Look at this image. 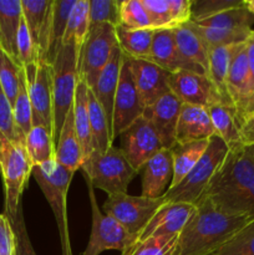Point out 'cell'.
I'll use <instances>...</instances> for the list:
<instances>
[{"instance_id":"cell-1","label":"cell","mask_w":254,"mask_h":255,"mask_svg":"<svg viewBox=\"0 0 254 255\" xmlns=\"http://www.w3.org/2000/svg\"><path fill=\"white\" fill-rule=\"evenodd\" d=\"M202 198L223 213L254 218V156L247 146L229 148Z\"/></svg>"},{"instance_id":"cell-2","label":"cell","mask_w":254,"mask_h":255,"mask_svg":"<svg viewBox=\"0 0 254 255\" xmlns=\"http://www.w3.org/2000/svg\"><path fill=\"white\" fill-rule=\"evenodd\" d=\"M254 218L231 216L201 198L196 212L178 237L176 255H211Z\"/></svg>"},{"instance_id":"cell-3","label":"cell","mask_w":254,"mask_h":255,"mask_svg":"<svg viewBox=\"0 0 254 255\" xmlns=\"http://www.w3.org/2000/svg\"><path fill=\"white\" fill-rule=\"evenodd\" d=\"M31 174L51 207L59 229L62 255H72L67 221V193L75 172L55 161L32 167Z\"/></svg>"},{"instance_id":"cell-4","label":"cell","mask_w":254,"mask_h":255,"mask_svg":"<svg viewBox=\"0 0 254 255\" xmlns=\"http://www.w3.org/2000/svg\"><path fill=\"white\" fill-rule=\"evenodd\" d=\"M254 15L243 5L201 20L189 21L188 26L201 37L207 51L216 47L243 44L252 34Z\"/></svg>"},{"instance_id":"cell-5","label":"cell","mask_w":254,"mask_h":255,"mask_svg":"<svg viewBox=\"0 0 254 255\" xmlns=\"http://www.w3.org/2000/svg\"><path fill=\"white\" fill-rule=\"evenodd\" d=\"M229 152V147L217 134L209 138L208 147L196 166L173 188H169L164 194L166 202L188 203L197 206L203 197L209 182Z\"/></svg>"},{"instance_id":"cell-6","label":"cell","mask_w":254,"mask_h":255,"mask_svg":"<svg viewBox=\"0 0 254 255\" xmlns=\"http://www.w3.org/2000/svg\"><path fill=\"white\" fill-rule=\"evenodd\" d=\"M80 171L94 188L101 189L107 196L127 193V187L137 174L124 152L114 146L106 152L92 151Z\"/></svg>"},{"instance_id":"cell-7","label":"cell","mask_w":254,"mask_h":255,"mask_svg":"<svg viewBox=\"0 0 254 255\" xmlns=\"http://www.w3.org/2000/svg\"><path fill=\"white\" fill-rule=\"evenodd\" d=\"M54 141L56 143L66 116L74 105L79 82V50L74 42L64 44L52 62Z\"/></svg>"},{"instance_id":"cell-8","label":"cell","mask_w":254,"mask_h":255,"mask_svg":"<svg viewBox=\"0 0 254 255\" xmlns=\"http://www.w3.org/2000/svg\"><path fill=\"white\" fill-rule=\"evenodd\" d=\"M0 172L5 188V216L15 218L21 204V196L32 172L25 141L0 138Z\"/></svg>"},{"instance_id":"cell-9","label":"cell","mask_w":254,"mask_h":255,"mask_svg":"<svg viewBox=\"0 0 254 255\" xmlns=\"http://www.w3.org/2000/svg\"><path fill=\"white\" fill-rule=\"evenodd\" d=\"M117 46L116 27L110 24L90 27L79 52V80L84 81L89 89H94L100 74Z\"/></svg>"},{"instance_id":"cell-10","label":"cell","mask_w":254,"mask_h":255,"mask_svg":"<svg viewBox=\"0 0 254 255\" xmlns=\"http://www.w3.org/2000/svg\"><path fill=\"white\" fill-rule=\"evenodd\" d=\"M164 203V197L147 198L143 196L116 193L107 196L102 209L105 211V214L112 217L136 238L156 214L159 207Z\"/></svg>"},{"instance_id":"cell-11","label":"cell","mask_w":254,"mask_h":255,"mask_svg":"<svg viewBox=\"0 0 254 255\" xmlns=\"http://www.w3.org/2000/svg\"><path fill=\"white\" fill-rule=\"evenodd\" d=\"M85 179L89 188L90 204H91V234L82 255H100L106 251H119L122 253L127 247L131 246L132 242L134 241V237L131 236L112 217L102 213L97 204L94 186L89 179Z\"/></svg>"},{"instance_id":"cell-12","label":"cell","mask_w":254,"mask_h":255,"mask_svg":"<svg viewBox=\"0 0 254 255\" xmlns=\"http://www.w3.org/2000/svg\"><path fill=\"white\" fill-rule=\"evenodd\" d=\"M32 111V126H44L54 136L52 66L35 62L24 66Z\"/></svg>"},{"instance_id":"cell-13","label":"cell","mask_w":254,"mask_h":255,"mask_svg":"<svg viewBox=\"0 0 254 255\" xmlns=\"http://www.w3.org/2000/svg\"><path fill=\"white\" fill-rule=\"evenodd\" d=\"M121 149L132 168L139 173L142 167L156 153L162 151L163 146L153 126L146 117L141 116L121 134Z\"/></svg>"},{"instance_id":"cell-14","label":"cell","mask_w":254,"mask_h":255,"mask_svg":"<svg viewBox=\"0 0 254 255\" xmlns=\"http://www.w3.org/2000/svg\"><path fill=\"white\" fill-rule=\"evenodd\" d=\"M144 109L146 107L134 84L131 62L128 57L124 55L114 105V122H112L114 138L116 139V137L120 136L127 127L139 119L143 115Z\"/></svg>"},{"instance_id":"cell-15","label":"cell","mask_w":254,"mask_h":255,"mask_svg":"<svg viewBox=\"0 0 254 255\" xmlns=\"http://www.w3.org/2000/svg\"><path fill=\"white\" fill-rule=\"evenodd\" d=\"M76 0L52 1L37 40V62L52 65L64 41L70 14Z\"/></svg>"},{"instance_id":"cell-16","label":"cell","mask_w":254,"mask_h":255,"mask_svg":"<svg viewBox=\"0 0 254 255\" xmlns=\"http://www.w3.org/2000/svg\"><path fill=\"white\" fill-rule=\"evenodd\" d=\"M169 90L184 105L208 109L212 105L226 104L208 76L203 74L189 71L171 74Z\"/></svg>"},{"instance_id":"cell-17","label":"cell","mask_w":254,"mask_h":255,"mask_svg":"<svg viewBox=\"0 0 254 255\" xmlns=\"http://www.w3.org/2000/svg\"><path fill=\"white\" fill-rule=\"evenodd\" d=\"M196 212V206L188 203L166 202L159 207L143 231L134 238V242H141L154 237H177L182 233L189 219ZM129 247V246H128Z\"/></svg>"},{"instance_id":"cell-18","label":"cell","mask_w":254,"mask_h":255,"mask_svg":"<svg viewBox=\"0 0 254 255\" xmlns=\"http://www.w3.org/2000/svg\"><path fill=\"white\" fill-rule=\"evenodd\" d=\"M182 105L178 97L168 92L153 105L146 107L142 115L152 124L164 149H171L176 144L177 124Z\"/></svg>"},{"instance_id":"cell-19","label":"cell","mask_w":254,"mask_h":255,"mask_svg":"<svg viewBox=\"0 0 254 255\" xmlns=\"http://www.w3.org/2000/svg\"><path fill=\"white\" fill-rule=\"evenodd\" d=\"M132 75L144 107L158 101L161 97L171 92L169 90V72L158 65L144 60H132Z\"/></svg>"},{"instance_id":"cell-20","label":"cell","mask_w":254,"mask_h":255,"mask_svg":"<svg viewBox=\"0 0 254 255\" xmlns=\"http://www.w3.org/2000/svg\"><path fill=\"white\" fill-rule=\"evenodd\" d=\"M142 193L147 198H159L166 194L173 178V159L171 149H162L154 154L141 171Z\"/></svg>"},{"instance_id":"cell-21","label":"cell","mask_w":254,"mask_h":255,"mask_svg":"<svg viewBox=\"0 0 254 255\" xmlns=\"http://www.w3.org/2000/svg\"><path fill=\"white\" fill-rule=\"evenodd\" d=\"M152 30H173L191 21L192 0H142Z\"/></svg>"},{"instance_id":"cell-22","label":"cell","mask_w":254,"mask_h":255,"mask_svg":"<svg viewBox=\"0 0 254 255\" xmlns=\"http://www.w3.org/2000/svg\"><path fill=\"white\" fill-rule=\"evenodd\" d=\"M151 62L168 71L169 74L179 71L197 72L207 75L197 65L184 59L177 49L172 30H154L153 41H152Z\"/></svg>"},{"instance_id":"cell-23","label":"cell","mask_w":254,"mask_h":255,"mask_svg":"<svg viewBox=\"0 0 254 255\" xmlns=\"http://www.w3.org/2000/svg\"><path fill=\"white\" fill-rule=\"evenodd\" d=\"M122 59L124 54L117 46L111 55V59L107 62L106 66L100 74L92 92L96 96L97 101L101 105L105 115H106L109 127L111 129L112 137H114V129H112V122H114V105L115 97H116L117 86L120 81V74H121ZM115 139V138H114Z\"/></svg>"},{"instance_id":"cell-24","label":"cell","mask_w":254,"mask_h":255,"mask_svg":"<svg viewBox=\"0 0 254 255\" xmlns=\"http://www.w3.org/2000/svg\"><path fill=\"white\" fill-rule=\"evenodd\" d=\"M214 133L208 110L193 105H182L177 124L176 143L209 139Z\"/></svg>"},{"instance_id":"cell-25","label":"cell","mask_w":254,"mask_h":255,"mask_svg":"<svg viewBox=\"0 0 254 255\" xmlns=\"http://www.w3.org/2000/svg\"><path fill=\"white\" fill-rule=\"evenodd\" d=\"M227 92H228L232 104L236 107L237 116H239L244 105L247 104L252 95L251 72H249L246 42L242 45L241 49L232 60L228 76H227Z\"/></svg>"},{"instance_id":"cell-26","label":"cell","mask_w":254,"mask_h":255,"mask_svg":"<svg viewBox=\"0 0 254 255\" xmlns=\"http://www.w3.org/2000/svg\"><path fill=\"white\" fill-rule=\"evenodd\" d=\"M55 159L62 167L74 172L81 168L85 161L81 143L75 131L72 109L66 116L59 138L55 143Z\"/></svg>"},{"instance_id":"cell-27","label":"cell","mask_w":254,"mask_h":255,"mask_svg":"<svg viewBox=\"0 0 254 255\" xmlns=\"http://www.w3.org/2000/svg\"><path fill=\"white\" fill-rule=\"evenodd\" d=\"M21 17V0H0V49L17 64L16 37Z\"/></svg>"},{"instance_id":"cell-28","label":"cell","mask_w":254,"mask_h":255,"mask_svg":"<svg viewBox=\"0 0 254 255\" xmlns=\"http://www.w3.org/2000/svg\"><path fill=\"white\" fill-rule=\"evenodd\" d=\"M243 44L216 47V49L211 50L208 54L207 76L211 80L212 84L214 85V87L219 92L224 102L232 105V106H233V104H232L231 99L228 96V92H227V76H228L232 60H233V57L236 56V54Z\"/></svg>"},{"instance_id":"cell-29","label":"cell","mask_w":254,"mask_h":255,"mask_svg":"<svg viewBox=\"0 0 254 255\" xmlns=\"http://www.w3.org/2000/svg\"><path fill=\"white\" fill-rule=\"evenodd\" d=\"M207 110L213 125L214 133L221 137L229 148L242 144L241 122L237 116L236 107L227 104H216Z\"/></svg>"},{"instance_id":"cell-30","label":"cell","mask_w":254,"mask_h":255,"mask_svg":"<svg viewBox=\"0 0 254 255\" xmlns=\"http://www.w3.org/2000/svg\"><path fill=\"white\" fill-rule=\"evenodd\" d=\"M154 30L138 29L129 30L116 26V37L120 50L125 56L132 60L151 61L152 41Z\"/></svg>"},{"instance_id":"cell-31","label":"cell","mask_w":254,"mask_h":255,"mask_svg":"<svg viewBox=\"0 0 254 255\" xmlns=\"http://www.w3.org/2000/svg\"><path fill=\"white\" fill-rule=\"evenodd\" d=\"M209 139L188 142V143H176L171 148L173 159V178L169 188L176 187L192 168L201 159L208 147Z\"/></svg>"},{"instance_id":"cell-32","label":"cell","mask_w":254,"mask_h":255,"mask_svg":"<svg viewBox=\"0 0 254 255\" xmlns=\"http://www.w3.org/2000/svg\"><path fill=\"white\" fill-rule=\"evenodd\" d=\"M87 110L91 128L92 151L106 152L114 143L106 115L91 89H87Z\"/></svg>"},{"instance_id":"cell-33","label":"cell","mask_w":254,"mask_h":255,"mask_svg":"<svg viewBox=\"0 0 254 255\" xmlns=\"http://www.w3.org/2000/svg\"><path fill=\"white\" fill-rule=\"evenodd\" d=\"M87 86L84 81L79 80L75 91L72 114H74V126L79 141L81 143L84 158L86 159L92 152L91 128H90L89 110H87Z\"/></svg>"},{"instance_id":"cell-34","label":"cell","mask_w":254,"mask_h":255,"mask_svg":"<svg viewBox=\"0 0 254 255\" xmlns=\"http://www.w3.org/2000/svg\"><path fill=\"white\" fill-rule=\"evenodd\" d=\"M174 37V42L177 49L181 52L182 56L186 60L191 61L192 64L197 65L207 74L208 70V51L204 46L201 37L188 26L182 25L172 30Z\"/></svg>"},{"instance_id":"cell-35","label":"cell","mask_w":254,"mask_h":255,"mask_svg":"<svg viewBox=\"0 0 254 255\" xmlns=\"http://www.w3.org/2000/svg\"><path fill=\"white\" fill-rule=\"evenodd\" d=\"M27 154L32 167L55 161V141L51 132L44 126H32L25 138Z\"/></svg>"},{"instance_id":"cell-36","label":"cell","mask_w":254,"mask_h":255,"mask_svg":"<svg viewBox=\"0 0 254 255\" xmlns=\"http://www.w3.org/2000/svg\"><path fill=\"white\" fill-rule=\"evenodd\" d=\"M90 31V0H76L70 14L62 45L74 42L81 50Z\"/></svg>"},{"instance_id":"cell-37","label":"cell","mask_w":254,"mask_h":255,"mask_svg":"<svg viewBox=\"0 0 254 255\" xmlns=\"http://www.w3.org/2000/svg\"><path fill=\"white\" fill-rule=\"evenodd\" d=\"M12 114H14V122L17 134L26 138V134L29 133L32 127V111L24 67L20 72L19 91H17L16 99L12 105Z\"/></svg>"},{"instance_id":"cell-38","label":"cell","mask_w":254,"mask_h":255,"mask_svg":"<svg viewBox=\"0 0 254 255\" xmlns=\"http://www.w3.org/2000/svg\"><path fill=\"white\" fill-rule=\"evenodd\" d=\"M178 237H154L134 242L121 255H176Z\"/></svg>"},{"instance_id":"cell-39","label":"cell","mask_w":254,"mask_h":255,"mask_svg":"<svg viewBox=\"0 0 254 255\" xmlns=\"http://www.w3.org/2000/svg\"><path fill=\"white\" fill-rule=\"evenodd\" d=\"M120 26L129 30L151 29L148 14L142 0H124L119 4Z\"/></svg>"},{"instance_id":"cell-40","label":"cell","mask_w":254,"mask_h":255,"mask_svg":"<svg viewBox=\"0 0 254 255\" xmlns=\"http://www.w3.org/2000/svg\"><path fill=\"white\" fill-rule=\"evenodd\" d=\"M21 69V65L17 64L4 50L0 49V86L4 94L6 95L11 106L14 105L17 91H19Z\"/></svg>"},{"instance_id":"cell-41","label":"cell","mask_w":254,"mask_h":255,"mask_svg":"<svg viewBox=\"0 0 254 255\" xmlns=\"http://www.w3.org/2000/svg\"><path fill=\"white\" fill-rule=\"evenodd\" d=\"M51 2L46 0H21L22 17L29 29L35 47L37 46L40 31L44 25L47 11L51 6Z\"/></svg>"},{"instance_id":"cell-42","label":"cell","mask_w":254,"mask_h":255,"mask_svg":"<svg viewBox=\"0 0 254 255\" xmlns=\"http://www.w3.org/2000/svg\"><path fill=\"white\" fill-rule=\"evenodd\" d=\"M211 255H254V221Z\"/></svg>"},{"instance_id":"cell-43","label":"cell","mask_w":254,"mask_h":255,"mask_svg":"<svg viewBox=\"0 0 254 255\" xmlns=\"http://www.w3.org/2000/svg\"><path fill=\"white\" fill-rule=\"evenodd\" d=\"M244 0H192L191 21H201L243 5Z\"/></svg>"},{"instance_id":"cell-44","label":"cell","mask_w":254,"mask_h":255,"mask_svg":"<svg viewBox=\"0 0 254 255\" xmlns=\"http://www.w3.org/2000/svg\"><path fill=\"white\" fill-rule=\"evenodd\" d=\"M119 4L116 0H90V27L101 24L119 26Z\"/></svg>"},{"instance_id":"cell-45","label":"cell","mask_w":254,"mask_h":255,"mask_svg":"<svg viewBox=\"0 0 254 255\" xmlns=\"http://www.w3.org/2000/svg\"><path fill=\"white\" fill-rule=\"evenodd\" d=\"M16 49L19 64L21 65L22 67L26 66V65L37 62L36 47H35L34 41H32L29 29H27L26 24H25L24 17H21L19 30H17Z\"/></svg>"},{"instance_id":"cell-46","label":"cell","mask_w":254,"mask_h":255,"mask_svg":"<svg viewBox=\"0 0 254 255\" xmlns=\"http://www.w3.org/2000/svg\"><path fill=\"white\" fill-rule=\"evenodd\" d=\"M9 221L11 223L15 236V255H36L34 248H32L31 242H30L26 226H25L21 204H20L15 218L9 219Z\"/></svg>"},{"instance_id":"cell-47","label":"cell","mask_w":254,"mask_h":255,"mask_svg":"<svg viewBox=\"0 0 254 255\" xmlns=\"http://www.w3.org/2000/svg\"><path fill=\"white\" fill-rule=\"evenodd\" d=\"M0 255H15L14 231L5 214H0Z\"/></svg>"},{"instance_id":"cell-48","label":"cell","mask_w":254,"mask_h":255,"mask_svg":"<svg viewBox=\"0 0 254 255\" xmlns=\"http://www.w3.org/2000/svg\"><path fill=\"white\" fill-rule=\"evenodd\" d=\"M241 138L243 146L254 144V116L249 117L241 126Z\"/></svg>"},{"instance_id":"cell-49","label":"cell","mask_w":254,"mask_h":255,"mask_svg":"<svg viewBox=\"0 0 254 255\" xmlns=\"http://www.w3.org/2000/svg\"><path fill=\"white\" fill-rule=\"evenodd\" d=\"M247 56H248V66L251 72V92H254V30L252 31L251 36L246 41Z\"/></svg>"},{"instance_id":"cell-50","label":"cell","mask_w":254,"mask_h":255,"mask_svg":"<svg viewBox=\"0 0 254 255\" xmlns=\"http://www.w3.org/2000/svg\"><path fill=\"white\" fill-rule=\"evenodd\" d=\"M252 116H254V92L251 95V97L248 99L247 104L244 105L243 110H242V112L239 114V116H238L239 122H241V126L247 119H249V117H252Z\"/></svg>"},{"instance_id":"cell-51","label":"cell","mask_w":254,"mask_h":255,"mask_svg":"<svg viewBox=\"0 0 254 255\" xmlns=\"http://www.w3.org/2000/svg\"><path fill=\"white\" fill-rule=\"evenodd\" d=\"M244 6L254 15V0H244Z\"/></svg>"},{"instance_id":"cell-52","label":"cell","mask_w":254,"mask_h":255,"mask_svg":"<svg viewBox=\"0 0 254 255\" xmlns=\"http://www.w3.org/2000/svg\"><path fill=\"white\" fill-rule=\"evenodd\" d=\"M247 148H248L249 151H251V153L254 156V144H251V146H247Z\"/></svg>"}]
</instances>
